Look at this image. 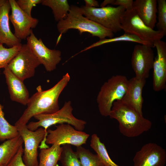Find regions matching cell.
Here are the masks:
<instances>
[{
	"label": "cell",
	"instance_id": "obj_16",
	"mask_svg": "<svg viewBox=\"0 0 166 166\" xmlns=\"http://www.w3.org/2000/svg\"><path fill=\"white\" fill-rule=\"evenodd\" d=\"M146 80L133 77L128 80L127 89L122 102L143 115L142 92Z\"/></svg>",
	"mask_w": 166,
	"mask_h": 166
},
{
	"label": "cell",
	"instance_id": "obj_22",
	"mask_svg": "<svg viewBox=\"0 0 166 166\" xmlns=\"http://www.w3.org/2000/svg\"><path fill=\"white\" fill-rule=\"evenodd\" d=\"M41 4L52 9L55 20L58 22L66 18L70 7L66 0H42Z\"/></svg>",
	"mask_w": 166,
	"mask_h": 166
},
{
	"label": "cell",
	"instance_id": "obj_13",
	"mask_svg": "<svg viewBox=\"0 0 166 166\" xmlns=\"http://www.w3.org/2000/svg\"><path fill=\"white\" fill-rule=\"evenodd\" d=\"M11 6V14L9 19L14 28V35L22 40L26 39L30 36L32 29L38 24V20L30 17L19 7L16 0H8Z\"/></svg>",
	"mask_w": 166,
	"mask_h": 166
},
{
	"label": "cell",
	"instance_id": "obj_10",
	"mask_svg": "<svg viewBox=\"0 0 166 166\" xmlns=\"http://www.w3.org/2000/svg\"><path fill=\"white\" fill-rule=\"evenodd\" d=\"M45 142L48 144H69L76 147L86 144L89 135L78 131L71 125L61 124L54 130L48 129Z\"/></svg>",
	"mask_w": 166,
	"mask_h": 166
},
{
	"label": "cell",
	"instance_id": "obj_27",
	"mask_svg": "<svg viewBox=\"0 0 166 166\" xmlns=\"http://www.w3.org/2000/svg\"><path fill=\"white\" fill-rule=\"evenodd\" d=\"M62 147V150L59 160L61 166H82L70 145L65 144Z\"/></svg>",
	"mask_w": 166,
	"mask_h": 166
},
{
	"label": "cell",
	"instance_id": "obj_5",
	"mask_svg": "<svg viewBox=\"0 0 166 166\" xmlns=\"http://www.w3.org/2000/svg\"><path fill=\"white\" fill-rule=\"evenodd\" d=\"M73 108L71 101L65 102L62 107L53 113L45 114H38L34 117L38 121H32L27 125V128L32 131H34L40 127L47 131L49 126L57 124H68L78 131H82L85 128L86 122L75 117L72 113Z\"/></svg>",
	"mask_w": 166,
	"mask_h": 166
},
{
	"label": "cell",
	"instance_id": "obj_34",
	"mask_svg": "<svg viewBox=\"0 0 166 166\" xmlns=\"http://www.w3.org/2000/svg\"><path fill=\"white\" fill-rule=\"evenodd\" d=\"M7 0H0V10L1 8L6 3Z\"/></svg>",
	"mask_w": 166,
	"mask_h": 166
},
{
	"label": "cell",
	"instance_id": "obj_33",
	"mask_svg": "<svg viewBox=\"0 0 166 166\" xmlns=\"http://www.w3.org/2000/svg\"><path fill=\"white\" fill-rule=\"evenodd\" d=\"M85 6L89 7L97 8L99 6L98 2L95 0H85Z\"/></svg>",
	"mask_w": 166,
	"mask_h": 166
},
{
	"label": "cell",
	"instance_id": "obj_1",
	"mask_svg": "<svg viewBox=\"0 0 166 166\" xmlns=\"http://www.w3.org/2000/svg\"><path fill=\"white\" fill-rule=\"evenodd\" d=\"M70 79L68 73L51 88L43 90L41 85L36 88L37 91L30 97L27 108L15 122L17 128L26 126L30 120L38 114L53 113L59 109L58 99L60 94L67 85Z\"/></svg>",
	"mask_w": 166,
	"mask_h": 166
},
{
	"label": "cell",
	"instance_id": "obj_31",
	"mask_svg": "<svg viewBox=\"0 0 166 166\" xmlns=\"http://www.w3.org/2000/svg\"><path fill=\"white\" fill-rule=\"evenodd\" d=\"M132 0H105L101 4V7L105 6L109 4L121 6L125 10H130L133 8Z\"/></svg>",
	"mask_w": 166,
	"mask_h": 166
},
{
	"label": "cell",
	"instance_id": "obj_6",
	"mask_svg": "<svg viewBox=\"0 0 166 166\" xmlns=\"http://www.w3.org/2000/svg\"><path fill=\"white\" fill-rule=\"evenodd\" d=\"M120 27L124 33L136 36L152 48L155 41L164 36L161 32L146 26L133 8L125 10L121 18Z\"/></svg>",
	"mask_w": 166,
	"mask_h": 166
},
{
	"label": "cell",
	"instance_id": "obj_2",
	"mask_svg": "<svg viewBox=\"0 0 166 166\" xmlns=\"http://www.w3.org/2000/svg\"><path fill=\"white\" fill-rule=\"evenodd\" d=\"M109 116L118 121L120 132L128 137L139 136L148 131L152 126L150 120L121 100L113 103Z\"/></svg>",
	"mask_w": 166,
	"mask_h": 166
},
{
	"label": "cell",
	"instance_id": "obj_8",
	"mask_svg": "<svg viewBox=\"0 0 166 166\" xmlns=\"http://www.w3.org/2000/svg\"><path fill=\"white\" fill-rule=\"evenodd\" d=\"M41 64L26 43L22 47L7 67L16 76L24 81L34 75L36 69Z\"/></svg>",
	"mask_w": 166,
	"mask_h": 166
},
{
	"label": "cell",
	"instance_id": "obj_15",
	"mask_svg": "<svg viewBox=\"0 0 166 166\" xmlns=\"http://www.w3.org/2000/svg\"><path fill=\"white\" fill-rule=\"evenodd\" d=\"M157 55L154 58L152 68L153 90L156 92L164 89L166 86V43L158 40L154 43Z\"/></svg>",
	"mask_w": 166,
	"mask_h": 166
},
{
	"label": "cell",
	"instance_id": "obj_9",
	"mask_svg": "<svg viewBox=\"0 0 166 166\" xmlns=\"http://www.w3.org/2000/svg\"><path fill=\"white\" fill-rule=\"evenodd\" d=\"M24 144L23 161L26 166H38V150L39 144L47 135V131L40 127L34 131L29 130L27 125L18 128Z\"/></svg>",
	"mask_w": 166,
	"mask_h": 166
},
{
	"label": "cell",
	"instance_id": "obj_26",
	"mask_svg": "<svg viewBox=\"0 0 166 166\" xmlns=\"http://www.w3.org/2000/svg\"><path fill=\"white\" fill-rule=\"evenodd\" d=\"M121 41L134 42L139 44L150 46L148 44L141 40L136 36L133 34L124 33L123 35L119 37L115 38L113 37L112 38H105L102 39H100L98 41L94 43L89 46L85 48L75 55V56L79 53L86 51L92 48L104 44Z\"/></svg>",
	"mask_w": 166,
	"mask_h": 166
},
{
	"label": "cell",
	"instance_id": "obj_3",
	"mask_svg": "<svg viewBox=\"0 0 166 166\" xmlns=\"http://www.w3.org/2000/svg\"><path fill=\"white\" fill-rule=\"evenodd\" d=\"M57 28L60 33L58 40L70 29H77L80 34L88 32L100 39L112 38L114 35L111 30L83 16L81 8L74 5L70 6L66 18L58 22Z\"/></svg>",
	"mask_w": 166,
	"mask_h": 166
},
{
	"label": "cell",
	"instance_id": "obj_25",
	"mask_svg": "<svg viewBox=\"0 0 166 166\" xmlns=\"http://www.w3.org/2000/svg\"><path fill=\"white\" fill-rule=\"evenodd\" d=\"M82 166H103L97 154L81 146L77 147L75 152Z\"/></svg>",
	"mask_w": 166,
	"mask_h": 166
},
{
	"label": "cell",
	"instance_id": "obj_28",
	"mask_svg": "<svg viewBox=\"0 0 166 166\" xmlns=\"http://www.w3.org/2000/svg\"><path fill=\"white\" fill-rule=\"evenodd\" d=\"M21 43L12 47L7 48L0 43V69L7 67L21 49Z\"/></svg>",
	"mask_w": 166,
	"mask_h": 166
},
{
	"label": "cell",
	"instance_id": "obj_24",
	"mask_svg": "<svg viewBox=\"0 0 166 166\" xmlns=\"http://www.w3.org/2000/svg\"><path fill=\"white\" fill-rule=\"evenodd\" d=\"M0 104V141H4L14 138L19 135L18 129L15 125L10 124L5 119Z\"/></svg>",
	"mask_w": 166,
	"mask_h": 166
},
{
	"label": "cell",
	"instance_id": "obj_19",
	"mask_svg": "<svg viewBox=\"0 0 166 166\" xmlns=\"http://www.w3.org/2000/svg\"><path fill=\"white\" fill-rule=\"evenodd\" d=\"M10 10L11 6L7 0L0 10V43L5 44L9 48L21 43V40L18 38L10 29L9 12Z\"/></svg>",
	"mask_w": 166,
	"mask_h": 166
},
{
	"label": "cell",
	"instance_id": "obj_30",
	"mask_svg": "<svg viewBox=\"0 0 166 166\" xmlns=\"http://www.w3.org/2000/svg\"><path fill=\"white\" fill-rule=\"evenodd\" d=\"M16 2L19 7L26 14L30 17L33 7L41 3L42 0H18Z\"/></svg>",
	"mask_w": 166,
	"mask_h": 166
},
{
	"label": "cell",
	"instance_id": "obj_23",
	"mask_svg": "<svg viewBox=\"0 0 166 166\" xmlns=\"http://www.w3.org/2000/svg\"><path fill=\"white\" fill-rule=\"evenodd\" d=\"M90 146L96 153L103 166H119L111 160L104 144L96 134L91 136Z\"/></svg>",
	"mask_w": 166,
	"mask_h": 166
},
{
	"label": "cell",
	"instance_id": "obj_7",
	"mask_svg": "<svg viewBox=\"0 0 166 166\" xmlns=\"http://www.w3.org/2000/svg\"><path fill=\"white\" fill-rule=\"evenodd\" d=\"M83 15L88 18L99 24L113 33L121 31V19L125 11L121 6H109L101 8L80 7Z\"/></svg>",
	"mask_w": 166,
	"mask_h": 166
},
{
	"label": "cell",
	"instance_id": "obj_17",
	"mask_svg": "<svg viewBox=\"0 0 166 166\" xmlns=\"http://www.w3.org/2000/svg\"><path fill=\"white\" fill-rule=\"evenodd\" d=\"M4 69L3 73L11 100L27 105L30 98L29 94L23 81L14 74L7 66Z\"/></svg>",
	"mask_w": 166,
	"mask_h": 166
},
{
	"label": "cell",
	"instance_id": "obj_21",
	"mask_svg": "<svg viewBox=\"0 0 166 166\" xmlns=\"http://www.w3.org/2000/svg\"><path fill=\"white\" fill-rule=\"evenodd\" d=\"M62 148L57 144L52 145L50 147L40 150L38 166H56L60 159Z\"/></svg>",
	"mask_w": 166,
	"mask_h": 166
},
{
	"label": "cell",
	"instance_id": "obj_11",
	"mask_svg": "<svg viewBox=\"0 0 166 166\" xmlns=\"http://www.w3.org/2000/svg\"><path fill=\"white\" fill-rule=\"evenodd\" d=\"M26 39L27 44L46 70L50 72L55 69L61 60V52L47 47L41 38L36 37L33 30Z\"/></svg>",
	"mask_w": 166,
	"mask_h": 166
},
{
	"label": "cell",
	"instance_id": "obj_12",
	"mask_svg": "<svg viewBox=\"0 0 166 166\" xmlns=\"http://www.w3.org/2000/svg\"><path fill=\"white\" fill-rule=\"evenodd\" d=\"M152 48L139 44L135 45L132 54L131 64L136 78L146 80L148 77L154 59Z\"/></svg>",
	"mask_w": 166,
	"mask_h": 166
},
{
	"label": "cell",
	"instance_id": "obj_20",
	"mask_svg": "<svg viewBox=\"0 0 166 166\" xmlns=\"http://www.w3.org/2000/svg\"><path fill=\"white\" fill-rule=\"evenodd\" d=\"M23 140L19 135L6 140L0 145V166H7L23 145Z\"/></svg>",
	"mask_w": 166,
	"mask_h": 166
},
{
	"label": "cell",
	"instance_id": "obj_18",
	"mask_svg": "<svg viewBox=\"0 0 166 166\" xmlns=\"http://www.w3.org/2000/svg\"><path fill=\"white\" fill-rule=\"evenodd\" d=\"M133 8L147 26L154 29L157 22L156 0H136L133 1Z\"/></svg>",
	"mask_w": 166,
	"mask_h": 166
},
{
	"label": "cell",
	"instance_id": "obj_14",
	"mask_svg": "<svg viewBox=\"0 0 166 166\" xmlns=\"http://www.w3.org/2000/svg\"><path fill=\"white\" fill-rule=\"evenodd\" d=\"M133 161L134 166H165L166 152L157 144L148 143L136 152Z\"/></svg>",
	"mask_w": 166,
	"mask_h": 166
},
{
	"label": "cell",
	"instance_id": "obj_4",
	"mask_svg": "<svg viewBox=\"0 0 166 166\" xmlns=\"http://www.w3.org/2000/svg\"><path fill=\"white\" fill-rule=\"evenodd\" d=\"M128 82L125 76L116 75L102 85L97 98L99 111L102 116H109L113 103L121 100L125 93Z\"/></svg>",
	"mask_w": 166,
	"mask_h": 166
},
{
	"label": "cell",
	"instance_id": "obj_29",
	"mask_svg": "<svg viewBox=\"0 0 166 166\" xmlns=\"http://www.w3.org/2000/svg\"><path fill=\"white\" fill-rule=\"evenodd\" d=\"M158 21L156 24L157 30L166 35V1L157 0Z\"/></svg>",
	"mask_w": 166,
	"mask_h": 166
},
{
	"label": "cell",
	"instance_id": "obj_32",
	"mask_svg": "<svg viewBox=\"0 0 166 166\" xmlns=\"http://www.w3.org/2000/svg\"><path fill=\"white\" fill-rule=\"evenodd\" d=\"M23 150V148L22 146L7 166H26L22 160Z\"/></svg>",
	"mask_w": 166,
	"mask_h": 166
}]
</instances>
